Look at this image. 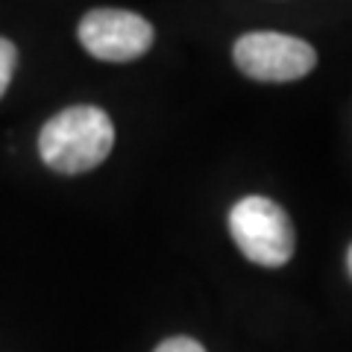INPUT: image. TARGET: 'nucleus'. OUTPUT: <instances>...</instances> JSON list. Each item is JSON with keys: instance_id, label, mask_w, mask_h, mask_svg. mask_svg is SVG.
I'll return each instance as SVG.
<instances>
[{"instance_id": "obj_2", "label": "nucleus", "mask_w": 352, "mask_h": 352, "mask_svg": "<svg viewBox=\"0 0 352 352\" xmlns=\"http://www.w3.org/2000/svg\"><path fill=\"white\" fill-rule=\"evenodd\" d=\"M229 232L238 250L261 267H282L294 256V226L285 208L267 197H244L229 212Z\"/></svg>"}, {"instance_id": "obj_7", "label": "nucleus", "mask_w": 352, "mask_h": 352, "mask_svg": "<svg viewBox=\"0 0 352 352\" xmlns=\"http://www.w3.org/2000/svg\"><path fill=\"white\" fill-rule=\"evenodd\" d=\"M346 267H349V276H352V247H349V252H346Z\"/></svg>"}, {"instance_id": "obj_5", "label": "nucleus", "mask_w": 352, "mask_h": 352, "mask_svg": "<svg viewBox=\"0 0 352 352\" xmlns=\"http://www.w3.org/2000/svg\"><path fill=\"white\" fill-rule=\"evenodd\" d=\"M15 65H18V47L9 38H0V97L6 94L9 82H12Z\"/></svg>"}, {"instance_id": "obj_6", "label": "nucleus", "mask_w": 352, "mask_h": 352, "mask_svg": "<svg viewBox=\"0 0 352 352\" xmlns=\"http://www.w3.org/2000/svg\"><path fill=\"white\" fill-rule=\"evenodd\" d=\"M156 352H206L200 344H197L194 338H168V340H162V344L156 346Z\"/></svg>"}, {"instance_id": "obj_4", "label": "nucleus", "mask_w": 352, "mask_h": 352, "mask_svg": "<svg viewBox=\"0 0 352 352\" xmlns=\"http://www.w3.org/2000/svg\"><path fill=\"white\" fill-rule=\"evenodd\" d=\"M80 41L94 59L132 62L153 47V24L126 9H91L80 21Z\"/></svg>"}, {"instance_id": "obj_1", "label": "nucleus", "mask_w": 352, "mask_h": 352, "mask_svg": "<svg viewBox=\"0 0 352 352\" xmlns=\"http://www.w3.org/2000/svg\"><path fill=\"white\" fill-rule=\"evenodd\" d=\"M115 144V126L100 106H68L38 132L41 162L56 173L76 176L94 170Z\"/></svg>"}, {"instance_id": "obj_3", "label": "nucleus", "mask_w": 352, "mask_h": 352, "mask_svg": "<svg viewBox=\"0 0 352 352\" xmlns=\"http://www.w3.org/2000/svg\"><path fill=\"white\" fill-rule=\"evenodd\" d=\"M232 56L241 74L258 82H294L317 65L311 44L285 32H247L235 41Z\"/></svg>"}]
</instances>
